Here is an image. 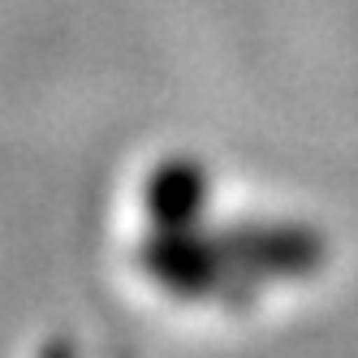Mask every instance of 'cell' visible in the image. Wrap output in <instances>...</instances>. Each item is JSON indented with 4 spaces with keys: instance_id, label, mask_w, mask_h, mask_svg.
<instances>
[{
    "instance_id": "7a4b0ae2",
    "label": "cell",
    "mask_w": 358,
    "mask_h": 358,
    "mask_svg": "<svg viewBox=\"0 0 358 358\" xmlns=\"http://www.w3.org/2000/svg\"><path fill=\"white\" fill-rule=\"evenodd\" d=\"M238 276H302L324 259V242L306 229H229L220 238Z\"/></svg>"
},
{
    "instance_id": "3957f363",
    "label": "cell",
    "mask_w": 358,
    "mask_h": 358,
    "mask_svg": "<svg viewBox=\"0 0 358 358\" xmlns=\"http://www.w3.org/2000/svg\"><path fill=\"white\" fill-rule=\"evenodd\" d=\"M208 194V177L194 160H169L147 186V208L156 229H190V220L203 208Z\"/></svg>"
},
{
    "instance_id": "6da1fadb",
    "label": "cell",
    "mask_w": 358,
    "mask_h": 358,
    "mask_svg": "<svg viewBox=\"0 0 358 358\" xmlns=\"http://www.w3.org/2000/svg\"><path fill=\"white\" fill-rule=\"evenodd\" d=\"M143 268L169 285L173 294H220L229 285V276H238L229 268V255L212 238H194L190 229H160L156 242H147L143 250Z\"/></svg>"
}]
</instances>
